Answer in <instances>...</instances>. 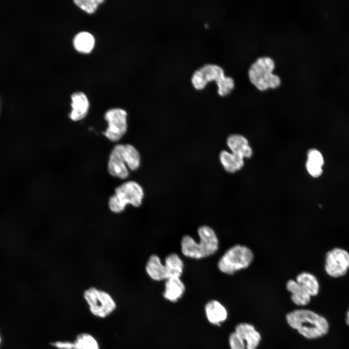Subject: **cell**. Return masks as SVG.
Returning <instances> with one entry per match:
<instances>
[{
  "mask_svg": "<svg viewBox=\"0 0 349 349\" xmlns=\"http://www.w3.org/2000/svg\"><path fill=\"white\" fill-rule=\"evenodd\" d=\"M287 324L304 337L314 340L326 336L330 330L328 320L322 315L306 309L293 310L286 315Z\"/></svg>",
  "mask_w": 349,
  "mask_h": 349,
  "instance_id": "obj_1",
  "label": "cell"
},
{
  "mask_svg": "<svg viewBox=\"0 0 349 349\" xmlns=\"http://www.w3.org/2000/svg\"><path fill=\"white\" fill-rule=\"evenodd\" d=\"M198 234L199 242L189 235L182 238L181 249L183 255L199 259L215 254L218 249L219 241L214 231L208 226L203 225L198 228Z\"/></svg>",
  "mask_w": 349,
  "mask_h": 349,
  "instance_id": "obj_2",
  "label": "cell"
},
{
  "mask_svg": "<svg viewBox=\"0 0 349 349\" xmlns=\"http://www.w3.org/2000/svg\"><path fill=\"white\" fill-rule=\"evenodd\" d=\"M140 164V154L133 145L116 144L110 154L108 169L111 175L125 179L129 174L127 168L134 171L139 168Z\"/></svg>",
  "mask_w": 349,
  "mask_h": 349,
  "instance_id": "obj_3",
  "label": "cell"
},
{
  "mask_svg": "<svg viewBox=\"0 0 349 349\" xmlns=\"http://www.w3.org/2000/svg\"><path fill=\"white\" fill-rule=\"evenodd\" d=\"M215 80L218 85V93L221 96L229 94L235 86L234 79L224 75L223 69L220 66L213 64H206L194 72L191 82L197 89H203L206 84Z\"/></svg>",
  "mask_w": 349,
  "mask_h": 349,
  "instance_id": "obj_4",
  "label": "cell"
},
{
  "mask_svg": "<svg viewBox=\"0 0 349 349\" xmlns=\"http://www.w3.org/2000/svg\"><path fill=\"white\" fill-rule=\"evenodd\" d=\"M183 263L179 256L172 253L166 256L164 264L157 255H151L148 259L145 270L153 280L160 281L172 278H180L183 273Z\"/></svg>",
  "mask_w": 349,
  "mask_h": 349,
  "instance_id": "obj_5",
  "label": "cell"
},
{
  "mask_svg": "<svg viewBox=\"0 0 349 349\" xmlns=\"http://www.w3.org/2000/svg\"><path fill=\"white\" fill-rule=\"evenodd\" d=\"M274 68L275 63L271 58L268 57L258 58L249 68L248 76L250 81L261 91L278 87L281 81L279 76L273 74Z\"/></svg>",
  "mask_w": 349,
  "mask_h": 349,
  "instance_id": "obj_6",
  "label": "cell"
},
{
  "mask_svg": "<svg viewBox=\"0 0 349 349\" xmlns=\"http://www.w3.org/2000/svg\"><path fill=\"white\" fill-rule=\"evenodd\" d=\"M144 193L143 188L133 181L126 182L117 187L113 195L109 200V207L113 213L123 211L127 205L134 207L140 206L143 201Z\"/></svg>",
  "mask_w": 349,
  "mask_h": 349,
  "instance_id": "obj_7",
  "label": "cell"
},
{
  "mask_svg": "<svg viewBox=\"0 0 349 349\" xmlns=\"http://www.w3.org/2000/svg\"><path fill=\"white\" fill-rule=\"evenodd\" d=\"M83 297L90 314L95 317L106 318L117 309V303L112 296L109 292L95 287L84 290Z\"/></svg>",
  "mask_w": 349,
  "mask_h": 349,
  "instance_id": "obj_8",
  "label": "cell"
},
{
  "mask_svg": "<svg viewBox=\"0 0 349 349\" xmlns=\"http://www.w3.org/2000/svg\"><path fill=\"white\" fill-rule=\"evenodd\" d=\"M253 258V254L249 248L236 245L228 249L221 257L218 261V267L224 273L233 274L248 267Z\"/></svg>",
  "mask_w": 349,
  "mask_h": 349,
  "instance_id": "obj_9",
  "label": "cell"
},
{
  "mask_svg": "<svg viewBox=\"0 0 349 349\" xmlns=\"http://www.w3.org/2000/svg\"><path fill=\"white\" fill-rule=\"evenodd\" d=\"M324 269L330 277L338 278L345 276L349 270V253L339 247L328 251L325 259Z\"/></svg>",
  "mask_w": 349,
  "mask_h": 349,
  "instance_id": "obj_10",
  "label": "cell"
},
{
  "mask_svg": "<svg viewBox=\"0 0 349 349\" xmlns=\"http://www.w3.org/2000/svg\"><path fill=\"white\" fill-rule=\"evenodd\" d=\"M127 113L123 109L114 108L107 111L104 118L108 122V127L103 132V135L111 142L118 141L127 131Z\"/></svg>",
  "mask_w": 349,
  "mask_h": 349,
  "instance_id": "obj_11",
  "label": "cell"
},
{
  "mask_svg": "<svg viewBox=\"0 0 349 349\" xmlns=\"http://www.w3.org/2000/svg\"><path fill=\"white\" fill-rule=\"evenodd\" d=\"M236 333L245 342L246 349H256L261 339L260 333L251 324L243 322L236 325Z\"/></svg>",
  "mask_w": 349,
  "mask_h": 349,
  "instance_id": "obj_12",
  "label": "cell"
},
{
  "mask_svg": "<svg viewBox=\"0 0 349 349\" xmlns=\"http://www.w3.org/2000/svg\"><path fill=\"white\" fill-rule=\"evenodd\" d=\"M72 111L70 118L74 121L83 119L87 114L89 102L86 95L82 92H76L71 96Z\"/></svg>",
  "mask_w": 349,
  "mask_h": 349,
  "instance_id": "obj_13",
  "label": "cell"
},
{
  "mask_svg": "<svg viewBox=\"0 0 349 349\" xmlns=\"http://www.w3.org/2000/svg\"><path fill=\"white\" fill-rule=\"evenodd\" d=\"M227 144L231 153L243 159L250 158L253 155V150L248 140L241 135L234 134L230 135L227 139Z\"/></svg>",
  "mask_w": 349,
  "mask_h": 349,
  "instance_id": "obj_14",
  "label": "cell"
},
{
  "mask_svg": "<svg viewBox=\"0 0 349 349\" xmlns=\"http://www.w3.org/2000/svg\"><path fill=\"white\" fill-rule=\"evenodd\" d=\"M205 313L208 321L216 325H220L227 317L225 307L216 300L210 301L206 304Z\"/></svg>",
  "mask_w": 349,
  "mask_h": 349,
  "instance_id": "obj_15",
  "label": "cell"
},
{
  "mask_svg": "<svg viewBox=\"0 0 349 349\" xmlns=\"http://www.w3.org/2000/svg\"><path fill=\"white\" fill-rule=\"evenodd\" d=\"M307 159L305 166L308 174L314 178L320 176L324 163L322 153L317 149H310L307 152Z\"/></svg>",
  "mask_w": 349,
  "mask_h": 349,
  "instance_id": "obj_16",
  "label": "cell"
},
{
  "mask_svg": "<svg viewBox=\"0 0 349 349\" xmlns=\"http://www.w3.org/2000/svg\"><path fill=\"white\" fill-rule=\"evenodd\" d=\"M185 286L180 278H172L166 280L163 297L168 301L175 302L182 297Z\"/></svg>",
  "mask_w": 349,
  "mask_h": 349,
  "instance_id": "obj_17",
  "label": "cell"
},
{
  "mask_svg": "<svg viewBox=\"0 0 349 349\" xmlns=\"http://www.w3.org/2000/svg\"><path fill=\"white\" fill-rule=\"evenodd\" d=\"M286 289L291 293L293 302L299 306H306L309 304L312 297L296 281L289 280L286 283Z\"/></svg>",
  "mask_w": 349,
  "mask_h": 349,
  "instance_id": "obj_18",
  "label": "cell"
},
{
  "mask_svg": "<svg viewBox=\"0 0 349 349\" xmlns=\"http://www.w3.org/2000/svg\"><path fill=\"white\" fill-rule=\"evenodd\" d=\"M244 159L241 157L225 150L222 151L220 154V160L222 166L230 173L241 170L244 165Z\"/></svg>",
  "mask_w": 349,
  "mask_h": 349,
  "instance_id": "obj_19",
  "label": "cell"
},
{
  "mask_svg": "<svg viewBox=\"0 0 349 349\" xmlns=\"http://www.w3.org/2000/svg\"><path fill=\"white\" fill-rule=\"evenodd\" d=\"M296 281L312 297L318 294L320 286L317 279L314 274L308 272H302L297 276Z\"/></svg>",
  "mask_w": 349,
  "mask_h": 349,
  "instance_id": "obj_20",
  "label": "cell"
},
{
  "mask_svg": "<svg viewBox=\"0 0 349 349\" xmlns=\"http://www.w3.org/2000/svg\"><path fill=\"white\" fill-rule=\"evenodd\" d=\"M75 48L82 53H89L94 48L95 39L94 36L88 32H83L77 34L73 41Z\"/></svg>",
  "mask_w": 349,
  "mask_h": 349,
  "instance_id": "obj_21",
  "label": "cell"
},
{
  "mask_svg": "<svg viewBox=\"0 0 349 349\" xmlns=\"http://www.w3.org/2000/svg\"><path fill=\"white\" fill-rule=\"evenodd\" d=\"M73 341L78 349H101L96 338L89 333H78Z\"/></svg>",
  "mask_w": 349,
  "mask_h": 349,
  "instance_id": "obj_22",
  "label": "cell"
},
{
  "mask_svg": "<svg viewBox=\"0 0 349 349\" xmlns=\"http://www.w3.org/2000/svg\"><path fill=\"white\" fill-rule=\"evenodd\" d=\"M74 3L79 7L91 14L95 12L98 6L104 2L103 0H75Z\"/></svg>",
  "mask_w": 349,
  "mask_h": 349,
  "instance_id": "obj_23",
  "label": "cell"
},
{
  "mask_svg": "<svg viewBox=\"0 0 349 349\" xmlns=\"http://www.w3.org/2000/svg\"><path fill=\"white\" fill-rule=\"evenodd\" d=\"M229 344L231 349H246L245 342L235 332L230 334Z\"/></svg>",
  "mask_w": 349,
  "mask_h": 349,
  "instance_id": "obj_24",
  "label": "cell"
},
{
  "mask_svg": "<svg viewBox=\"0 0 349 349\" xmlns=\"http://www.w3.org/2000/svg\"><path fill=\"white\" fill-rule=\"evenodd\" d=\"M50 345L55 349H78L73 340H57L51 342Z\"/></svg>",
  "mask_w": 349,
  "mask_h": 349,
  "instance_id": "obj_25",
  "label": "cell"
},
{
  "mask_svg": "<svg viewBox=\"0 0 349 349\" xmlns=\"http://www.w3.org/2000/svg\"><path fill=\"white\" fill-rule=\"evenodd\" d=\"M345 320L347 324L349 326V307L346 313Z\"/></svg>",
  "mask_w": 349,
  "mask_h": 349,
  "instance_id": "obj_26",
  "label": "cell"
},
{
  "mask_svg": "<svg viewBox=\"0 0 349 349\" xmlns=\"http://www.w3.org/2000/svg\"><path fill=\"white\" fill-rule=\"evenodd\" d=\"M0 342H1V339H0Z\"/></svg>",
  "mask_w": 349,
  "mask_h": 349,
  "instance_id": "obj_27",
  "label": "cell"
}]
</instances>
